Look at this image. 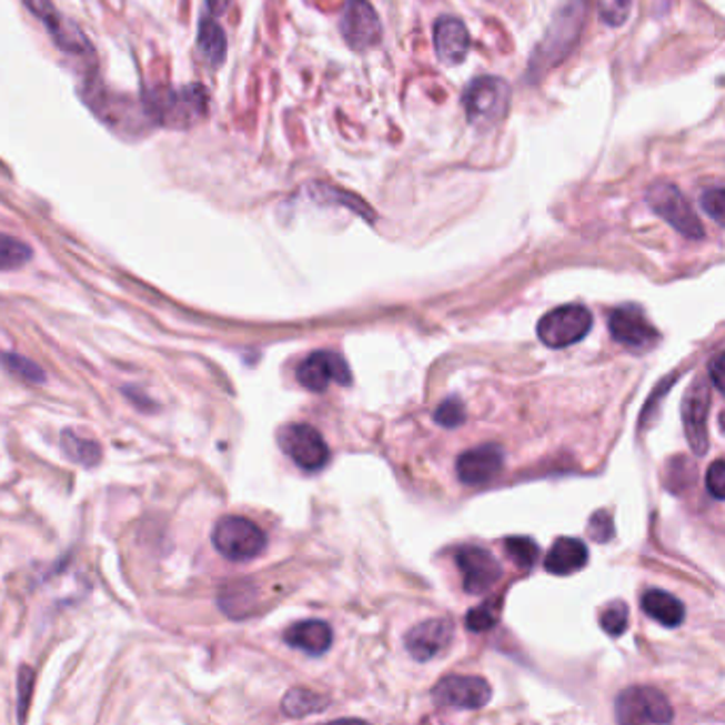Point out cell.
Instances as JSON below:
<instances>
[{
    "label": "cell",
    "instance_id": "cell-20",
    "mask_svg": "<svg viewBox=\"0 0 725 725\" xmlns=\"http://www.w3.org/2000/svg\"><path fill=\"white\" fill-rule=\"evenodd\" d=\"M283 641L294 650L309 653V655H324L332 645V630L320 620H306L299 624L290 625L283 634Z\"/></svg>",
    "mask_w": 725,
    "mask_h": 725
},
{
    "label": "cell",
    "instance_id": "cell-2",
    "mask_svg": "<svg viewBox=\"0 0 725 725\" xmlns=\"http://www.w3.org/2000/svg\"><path fill=\"white\" fill-rule=\"evenodd\" d=\"M462 104L471 124L481 130H490L506 118L511 104V88L501 77H476L466 85Z\"/></svg>",
    "mask_w": 725,
    "mask_h": 725
},
{
    "label": "cell",
    "instance_id": "cell-9",
    "mask_svg": "<svg viewBox=\"0 0 725 725\" xmlns=\"http://www.w3.org/2000/svg\"><path fill=\"white\" fill-rule=\"evenodd\" d=\"M26 9L43 24L48 30L53 46L64 53H73V56H88L92 53V46L85 39V34L81 32V28L71 22L69 18H64L51 0H22Z\"/></svg>",
    "mask_w": 725,
    "mask_h": 725
},
{
    "label": "cell",
    "instance_id": "cell-31",
    "mask_svg": "<svg viewBox=\"0 0 725 725\" xmlns=\"http://www.w3.org/2000/svg\"><path fill=\"white\" fill-rule=\"evenodd\" d=\"M701 207L704 209V213H708L715 220V224H724V188L715 185V188L704 190L701 197Z\"/></svg>",
    "mask_w": 725,
    "mask_h": 725
},
{
    "label": "cell",
    "instance_id": "cell-7",
    "mask_svg": "<svg viewBox=\"0 0 725 725\" xmlns=\"http://www.w3.org/2000/svg\"><path fill=\"white\" fill-rule=\"evenodd\" d=\"M276 441L283 453L306 473L322 471L330 460V450L325 445L324 436L313 425H283L276 434Z\"/></svg>",
    "mask_w": 725,
    "mask_h": 725
},
{
    "label": "cell",
    "instance_id": "cell-22",
    "mask_svg": "<svg viewBox=\"0 0 725 725\" xmlns=\"http://www.w3.org/2000/svg\"><path fill=\"white\" fill-rule=\"evenodd\" d=\"M197 43H199V51H201L204 62L211 69H220L224 64L228 41H225L224 28L218 24L213 18H202Z\"/></svg>",
    "mask_w": 725,
    "mask_h": 725
},
{
    "label": "cell",
    "instance_id": "cell-19",
    "mask_svg": "<svg viewBox=\"0 0 725 725\" xmlns=\"http://www.w3.org/2000/svg\"><path fill=\"white\" fill-rule=\"evenodd\" d=\"M590 562V551L583 541L562 536L551 545L550 553L545 557V568L551 575H573L576 571L585 568Z\"/></svg>",
    "mask_w": 725,
    "mask_h": 725
},
{
    "label": "cell",
    "instance_id": "cell-18",
    "mask_svg": "<svg viewBox=\"0 0 725 725\" xmlns=\"http://www.w3.org/2000/svg\"><path fill=\"white\" fill-rule=\"evenodd\" d=\"M434 48L436 56L443 64L457 67L466 60L471 50V34L469 28L457 18H441L434 24Z\"/></svg>",
    "mask_w": 725,
    "mask_h": 725
},
{
    "label": "cell",
    "instance_id": "cell-21",
    "mask_svg": "<svg viewBox=\"0 0 725 725\" xmlns=\"http://www.w3.org/2000/svg\"><path fill=\"white\" fill-rule=\"evenodd\" d=\"M641 602H643V611L657 624L676 627V625L683 624V620H685L683 602L675 598L673 594H668V592L650 590V592L643 594V601Z\"/></svg>",
    "mask_w": 725,
    "mask_h": 725
},
{
    "label": "cell",
    "instance_id": "cell-23",
    "mask_svg": "<svg viewBox=\"0 0 725 725\" xmlns=\"http://www.w3.org/2000/svg\"><path fill=\"white\" fill-rule=\"evenodd\" d=\"M62 451L67 453V457H71L77 464L81 466H97L101 462L102 451L99 443L90 441V439H81L75 432L64 430L62 432Z\"/></svg>",
    "mask_w": 725,
    "mask_h": 725
},
{
    "label": "cell",
    "instance_id": "cell-34",
    "mask_svg": "<svg viewBox=\"0 0 725 725\" xmlns=\"http://www.w3.org/2000/svg\"><path fill=\"white\" fill-rule=\"evenodd\" d=\"M706 490L715 501H724L725 499V462L724 460H715L708 466L706 473Z\"/></svg>",
    "mask_w": 725,
    "mask_h": 725
},
{
    "label": "cell",
    "instance_id": "cell-26",
    "mask_svg": "<svg viewBox=\"0 0 725 725\" xmlns=\"http://www.w3.org/2000/svg\"><path fill=\"white\" fill-rule=\"evenodd\" d=\"M504 550L508 553V557L515 562V566L522 568V571L534 568V564L538 562V555H541L538 545L527 536H508L504 541Z\"/></svg>",
    "mask_w": 725,
    "mask_h": 725
},
{
    "label": "cell",
    "instance_id": "cell-32",
    "mask_svg": "<svg viewBox=\"0 0 725 725\" xmlns=\"http://www.w3.org/2000/svg\"><path fill=\"white\" fill-rule=\"evenodd\" d=\"M496 624V606L481 604L466 615V627L473 632H487Z\"/></svg>",
    "mask_w": 725,
    "mask_h": 725
},
{
    "label": "cell",
    "instance_id": "cell-36",
    "mask_svg": "<svg viewBox=\"0 0 725 725\" xmlns=\"http://www.w3.org/2000/svg\"><path fill=\"white\" fill-rule=\"evenodd\" d=\"M20 689H22V702H20V708H22V717H24L26 706H28V696H30V689H32V671L30 668H22V675H20Z\"/></svg>",
    "mask_w": 725,
    "mask_h": 725
},
{
    "label": "cell",
    "instance_id": "cell-11",
    "mask_svg": "<svg viewBox=\"0 0 725 725\" xmlns=\"http://www.w3.org/2000/svg\"><path fill=\"white\" fill-rule=\"evenodd\" d=\"M296 379L309 392H325L330 383L350 385L351 369L348 360L336 351H313L304 358L296 371Z\"/></svg>",
    "mask_w": 725,
    "mask_h": 725
},
{
    "label": "cell",
    "instance_id": "cell-24",
    "mask_svg": "<svg viewBox=\"0 0 725 725\" xmlns=\"http://www.w3.org/2000/svg\"><path fill=\"white\" fill-rule=\"evenodd\" d=\"M328 706V701L324 696L309 692V689H292L285 694V698L281 702V711L288 717H306L311 713H320Z\"/></svg>",
    "mask_w": 725,
    "mask_h": 725
},
{
    "label": "cell",
    "instance_id": "cell-5",
    "mask_svg": "<svg viewBox=\"0 0 725 725\" xmlns=\"http://www.w3.org/2000/svg\"><path fill=\"white\" fill-rule=\"evenodd\" d=\"M594 325L590 309L583 304H564L550 311L538 325V339L551 350H564L583 341Z\"/></svg>",
    "mask_w": 725,
    "mask_h": 725
},
{
    "label": "cell",
    "instance_id": "cell-13",
    "mask_svg": "<svg viewBox=\"0 0 725 725\" xmlns=\"http://www.w3.org/2000/svg\"><path fill=\"white\" fill-rule=\"evenodd\" d=\"M708 411H711V390H708L706 381L698 379L685 392L683 404H681L685 436L696 455H704L708 451V430H706Z\"/></svg>",
    "mask_w": 725,
    "mask_h": 725
},
{
    "label": "cell",
    "instance_id": "cell-27",
    "mask_svg": "<svg viewBox=\"0 0 725 725\" xmlns=\"http://www.w3.org/2000/svg\"><path fill=\"white\" fill-rule=\"evenodd\" d=\"M627 617H630V611H627V604L625 602H611L601 613L602 630L608 636L617 638V636H622L625 630H627Z\"/></svg>",
    "mask_w": 725,
    "mask_h": 725
},
{
    "label": "cell",
    "instance_id": "cell-4",
    "mask_svg": "<svg viewBox=\"0 0 725 725\" xmlns=\"http://www.w3.org/2000/svg\"><path fill=\"white\" fill-rule=\"evenodd\" d=\"M211 541L213 547L232 562L253 560L266 547V534L262 527L236 515L222 517L213 527Z\"/></svg>",
    "mask_w": 725,
    "mask_h": 725
},
{
    "label": "cell",
    "instance_id": "cell-12",
    "mask_svg": "<svg viewBox=\"0 0 725 725\" xmlns=\"http://www.w3.org/2000/svg\"><path fill=\"white\" fill-rule=\"evenodd\" d=\"M341 32L351 50L375 48L383 34L375 7L369 0H348L341 16Z\"/></svg>",
    "mask_w": 725,
    "mask_h": 725
},
{
    "label": "cell",
    "instance_id": "cell-29",
    "mask_svg": "<svg viewBox=\"0 0 725 725\" xmlns=\"http://www.w3.org/2000/svg\"><path fill=\"white\" fill-rule=\"evenodd\" d=\"M434 422L443 427H457L466 422V409L460 399H447L434 411Z\"/></svg>",
    "mask_w": 725,
    "mask_h": 725
},
{
    "label": "cell",
    "instance_id": "cell-14",
    "mask_svg": "<svg viewBox=\"0 0 725 725\" xmlns=\"http://www.w3.org/2000/svg\"><path fill=\"white\" fill-rule=\"evenodd\" d=\"M608 328L613 339L627 350L650 351L659 341V332L651 325L645 313L634 304L615 309L608 318Z\"/></svg>",
    "mask_w": 725,
    "mask_h": 725
},
{
    "label": "cell",
    "instance_id": "cell-25",
    "mask_svg": "<svg viewBox=\"0 0 725 725\" xmlns=\"http://www.w3.org/2000/svg\"><path fill=\"white\" fill-rule=\"evenodd\" d=\"M32 260V250L24 241L0 232V271H16Z\"/></svg>",
    "mask_w": 725,
    "mask_h": 725
},
{
    "label": "cell",
    "instance_id": "cell-37",
    "mask_svg": "<svg viewBox=\"0 0 725 725\" xmlns=\"http://www.w3.org/2000/svg\"><path fill=\"white\" fill-rule=\"evenodd\" d=\"M207 4H209V9H211L213 16H220V13H224L225 9H228L230 0H207Z\"/></svg>",
    "mask_w": 725,
    "mask_h": 725
},
{
    "label": "cell",
    "instance_id": "cell-3",
    "mask_svg": "<svg viewBox=\"0 0 725 725\" xmlns=\"http://www.w3.org/2000/svg\"><path fill=\"white\" fill-rule=\"evenodd\" d=\"M583 20H585V0H566L551 22L547 39L543 41L541 50L536 51V60L541 62V69L560 64L573 51L583 28Z\"/></svg>",
    "mask_w": 725,
    "mask_h": 725
},
{
    "label": "cell",
    "instance_id": "cell-16",
    "mask_svg": "<svg viewBox=\"0 0 725 725\" xmlns=\"http://www.w3.org/2000/svg\"><path fill=\"white\" fill-rule=\"evenodd\" d=\"M502 464H504L502 447H499V445H481V447L462 453L457 457L455 471H457V479L464 485L479 487V485L492 483L496 476L501 475Z\"/></svg>",
    "mask_w": 725,
    "mask_h": 725
},
{
    "label": "cell",
    "instance_id": "cell-28",
    "mask_svg": "<svg viewBox=\"0 0 725 725\" xmlns=\"http://www.w3.org/2000/svg\"><path fill=\"white\" fill-rule=\"evenodd\" d=\"M0 360H2V364L7 366L9 373L20 376L22 381H28V383H41V381L46 379L43 371H41L34 362L26 360L22 355H16V353H2Z\"/></svg>",
    "mask_w": 725,
    "mask_h": 725
},
{
    "label": "cell",
    "instance_id": "cell-35",
    "mask_svg": "<svg viewBox=\"0 0 725 725\" xmlns=\"http://www.w3.org/2000/svg\"><path fill=\"white\" fill-rule=\"evenodd\" d=\"M724 373L725 353L724 351H719V353L713 358V362L708 364V376H711V381H713V387H715L717 392H724Z\"/></svg>",
    "mask_w": 725,
    "mask_h": 725
},
{
    "label": "cell",
    "instance_id": "cell-17",
    "mask_svg": "<svg viewBox=\"0 0 725 725\" xmlns=\"http://www.w3.org/2000/svg\"><path fill=\"white\" fill-rule=\"evenodd\" d=\"M453 641L450 620H427L406 632L404 645L417 662H430L447 650Z\"/></svg>",
    "mask_w": 725,
    "mask_h": 725
},
{
    "label": "cell",
    "instance_id": "cell-6",
    "mask_svg": "<svg viewBox=\"0 0 725 725\" xmlns=\"http://www.w3.org/2000/svg\"><path fill=\"white\" fill-rule=\"evenodd\" d=\"M617 722L625 725L671 724L673 706L668 698L653 687H630L615 702Z\"/></svg>",
    "mask_w": 725,
    "mask_h": 725
},
{
    "label": "cell",
    "instance_id": "cell-30",
    "mask_svg": "<svg viewBox=\"0 0 725 725\" xmlns=\"http://www.w3.org/2000/svg\"><path fill=\"white\" fill-rule=\"evenodd\" d=\"M630 9H632V0H598V13H601L602 22L613 26V28L625 24Z\"/></svg>",
    "mask_w": 725,
    "mask_h": 725
},
{
    "label": "cell",
    "instance_id": "cell-10",
    "mask_svg": "<svg viewBox=\"0 0 725 725\" xmlns=\"http://www.w3.org/2000/svg\"><path fill=\"white\" fill-rule=\"evenodd\" d=\"M432 701L443 708L476 711L492 701V687L481 676L450 675L434 685Z\"/></svg>",
    "mask_w": 725,
    "mask_h": 725
},
{
    "label": "cell",
    "instance_id": "cell-33",
    "mask_svg": "<svg viewBox=\"0 0 725 725\" xmlns=\"http://www.w3.org/2000/svg\"><path fill=\"white\" fill-rule=\"evenodd\" d=\"M587 532L592 534V538L596 543H608L613 536H615V525H613V520L606 511H598L592 515L590 524H587Z\"/></svg>",
    "mask_w": 725,
    "mask_h": 725
},
{
    "label": "cell",
    "instance_id": "cell-1",
    "mask_svg": "<svg viewBox=\"0 0 725 725\" xmlns=\"http://www.w3.org/2000/svg\"><path fill=\"white\" fill-rule=\"evenodd\" d=\"M143 111L155 125L183 130L209 115V97L199 83L179 90L155 88L145 92Z\"/></svg>",
    "mask_w": 725,
    "mask_h": 725
},
{
    "label": "cell",
    "instance_id": "cell-8",
    "mask_svg": "<svg viewBox=\"0 0 725 725\" xmlns=\"http://www.w3.org/2000/svg\"><path fill=\"white\" fill-rule=\"evenodd\" d=\"M647 202H650L653 213H657L662 220H666L683 236H687L692 241H698L704 236V228H702L698 215L694 213V209L689 207L683 192L673 183H666V181L653 183L647 192Z\"/></svg>",
    "mask_w": 725,
    "mask_h": 725
},
{
    "label": "cell",
    "instance_id": "cell-15",
    "mask_svg": "<svg viewBox=\"0 0 725 725\" xmlns=\"http://www.w3.org/2000/svg\"><path fill=\"white\" fill-rule=\"evenodd\" d=\"M455 564L462 573L464 590L469 594H485L502 575L499 560L490 551L476 545H464L455 551Z\"/></svg>",
    "mask_w": 725,
    "mask_h": 725
}]
</instances>
